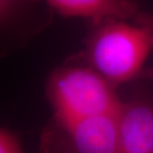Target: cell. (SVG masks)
Returning <instances> with one entry per match:
<instances>
[{
	"instance_id": "1",
	"label": "cell",
	"mask_w": 153,
	"mask_h": 153,
	"mask_svg": "<svg viewBox=\"0 0 153 153\" xmlns=\"http://www.w3.org/2000/svg\"><path fill=\"white\" fill-rule=\"evenodd\" d=\"M91 24L84 40L87 65L115 88L138 79L153 50L147 30L135 23L114 18Z\"/></svg>"
},
{
	"instance_id": "2",
	"label": "cell",
	"mask_w": 153,
	"mask_h": 153,
	"mask_svg": "<svg viewBox=\"0 0 153 153\" xmlns=\"http://www.w3.org/2000/svg\"><path fill=\"white\" fill-rule=\"evenodd\" d=\"M115 87L88 65L63 66L52 72L46 97L58 124L117 114L122 102Z\"/></svg>"
},
{
	"instance_id": "3",
	"label": "cell",
	"mask_w": 153,
	"mask_h": 153,
	"mask_svg": "<svg viewBox=\"0 0 153 153\" xmlns=\"http://www.w3.org/2000/svg\"><path fill=\"white\" fill-rule=\"evenodd\" d=\"M117 114L97 115L67 124L53 121L43 135L47 153H118Z\"/></svg>"
},
{
	"instance_id": "4",
	"label": "cell",
	"mask_w": 153,
	"mask_h": 153,
	"mask_svg": "<svg viewBox=\"0 0 153 153\" xmlns=\"http://www.w3.org/2000/svg\"><path fill=\"white\" fill-rule=\"evenodd\" d=\"M118 153H153V105L145 99L122 102L117 114Z\"/></svg>"
},
{
	"instance_id": "5",
	"label": "cell",
	"mask_w": 153,
	"mask_h": 153,
	"mask_svg": "<svg viewBox=\"0 0 153 153\" xmlns=\"http://www.w3.org/2000/svg\"><path fill=\"white\" fill-rule=\"evenodd\" d=\"M42 1L67 18H87L97 22L106 18L133 19L140 11L135 0H33Z\"/></svg>"
},
{
	"instance_id": "6",
	"label": "cell",
	"mask_w": 153,
	"mask_h": 153,
	"mask_svg": "<svg viewBox=\"0 0 153 153\" xmlns=\"http://www.w3.org/2000/svg\"><path fill=\"white\" fill-rule=\"evenodd\" d=\"M42 1L33 0H0L1 39L9 36L26 41L37 35L51 23V19L36 17L34 10Z\"/></svg>"
},
{
	"instance_id": "7",
	"label": "cell",
	"mask_w": 153,
	"mask_h": 153,
	"mask_svg": "<svg viewBox=\"0 0 153 153\" xmlns=\"http://www.w3.org/2000/svg\"><path fill=\"white\" fill-rule=\"evenodd\" d=\"M0 153H25L18 137L5 127L0 130Z\"/></svg>"
},
{
	"instance_id": "8",
	"label": "cell",
	"mask_w": 153,
	"mask_h": 153,
	"mask_svg": "<svg viewBox=\"0 0 153 153\" xmlns=\"http://www.w3.org/2000/svg\"><path fill=\"white\" fill-rule=\"evenodd\" d=\"M132 20L133 23H135L137 25L141 26L147 30V32L151 37L153 45V13H151V12L139 11Z\"/></svg>"
},
{
	"instance_id": "9",
	"label": "cell",
	"mask_w": 153,
	"mask_h": 153,
	"mask_svg": "<svg viewBox=\"0 0 153 153\" xmlns=\"http://www.w3.org/2000/svg\"><path fill=\"white\" fill-rule=\"evenodd\" d=\"M138 79L153 82V66L145 67V68L142 70V72L140 73Z\"/></svg>"
}]
</instances>
